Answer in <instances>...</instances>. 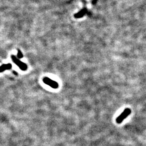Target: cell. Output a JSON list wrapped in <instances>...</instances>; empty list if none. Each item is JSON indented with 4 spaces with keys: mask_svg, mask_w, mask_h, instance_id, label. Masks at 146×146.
Segmentation results:
<instances>
[{
    "mask_svg": "<svg viewBox=\"0 0 146 146\" xmlns=\"http://www.w3.org/2000/svg\"><path fill=\"white\" fill-rule=\"evenodd\" d=\"M17 58H20V59L23 58V55L22 52H21V50H19V49L17 50Z\"/></svg>",
    "mask_w": 146,
    "mask_h": 146,
    "instance_id": "8992f818",
    "label": "cell"
},
{
    "mask_svg": "<svg viewBox=\"0 0 146 146\" xmlns=\"http://www.w3.org/2000/svg\"><path fill=\"white\" fill-rule=\"evenodd\" d=\"M11 58L13 62L17 66H18L19 68H20L21 70L23 71H26L27 70L28 66H27V64L21 61L19 58H18L17 57L15 56L14 55H11Z\"/></svg>",
    "mask_w": 146,
    "mask_h": 146,
    "instance_id": "6da1fadb",
    "label": "cell"
},
{
    "mask_svg": "<svg viewBox=\"0 0 146 146\" xmlns=\"http://www.w3.org/2000/svg\"><path fill=\"white\" fill-rule=\"evenodd\" d=\"M43 82L46 84L50 86L52 88L58 89L59 87V85L57 82L52 80L49 78H47V77H44V78H43Z\"/></svg>",
    "mask_w": 146,
    "mask_h": 146,
    "instance_id": "3957f363",
    "label": "cell"
},
{
    "mask_svg": "<svg viewBox=\"0 0 146 146\" xmlns=\"http://www.w3.org/2000/svg\"><path fill=\"white\" fill-rule=\"evenodd\" d=\"M11 68H12V65L11 63L3 64L0 66V73L3 72L5 70H10Z\"/></svg>",
    "mask_w": 146,
    "mask_h": 146,
    "instance_id": "277c9868",
    "label": "cell"
},
{
    "mask_svg": "<svg viewBox=\"0 0 146 146\" xmlns=\"http://www.w3.org/2000/svg\"><path fill=\"white\" fill-rule=\"evenodd\" d=\"M87 11L86 9H84L82 10H81V11H80L79 12H78V13H76V14H75V17L76 18H81L84 15H86V14L87 13Z\"/></svg>",
    "mask_w": 146,
    "mask_h": 146,
    "instance_id": "5b68a950",
    "label": "cell"
},
{
    "mask_svg": "<svg viewBox=\"0 0 146 146\" xmlns=\"http://www.w3.org/2000/svg\"><path fill=\"white\" fill-rule=\"evenodd\" d=\"M131 110L129 108H126L125 110L120 114V116H119L116 121L118 124H120L121 123H122L123 120L125 119L127 117H128L129 115L131 114Z\"/></svg>",
    "mask_w": 146,
    "mask_h": 146,
    "instance_id": "7a4b0ae2",
    "label": "cell"
}]
</instances>
